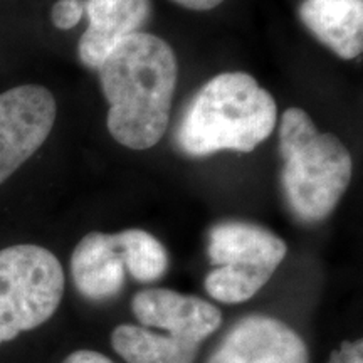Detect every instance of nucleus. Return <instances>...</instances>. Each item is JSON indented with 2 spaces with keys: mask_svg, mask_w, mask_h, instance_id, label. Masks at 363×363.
Returning a JSON list of instances; mask_svg holds the SVG:
<instances>
[{
  "mask_svg": "<svg viewBox=\"0 0 363 363\" xmlns=\"http://www.w3.org/2000/svg\"><path fill=\"white\" fill-rule=\"evenodd\" d=\"M99 69L106 101L108 130L131 150L155 147L169 126L179 62L158 35L135 33L108 54Z\"/></svg>",
  "mask_w": 363,
  "mask_h": 363,
  "instance_id": "nucleus-1",
  "label": "nucleus"
},
{
  "mask_svg": "<svg viewBox=\"0 0 363 363\" xmlns=\"http://www.w3.org/2000/svg\"><path fill=\"white\" fill-rule=\"evenodd\" d=\"M299 17L338 57L355 59L363 49V0H303Z\"/></svg>",
  "mask_w": 363,
  "mask_h": 363,
  "instance_id": "nucleus-11",
  "label": "nucleus"
},
{
  "mask_svg": "<svg viewBox=\"0 0 363 363\" xmlns=\"http://www.w3.org/2000/svg\"><path fill=\"white\" fill-rule=\"evenodd\" d=\"M207 363H310V352L284 321L249 315L230 326Z\"/></svg>",
  "mask_w": 363,
  "mask_h": 363,
  "instance_id": "nucleus-8",
  "label": "nucleus"
},
{
  "mask_svg": "<svg viewBox=\"0 0 363 363\" xmlns=\"http://www.w3.org/2000/svg\"><path fill=\"white\" fill-rule=\"evenodd\" d=\"M278 106L269 91L247 72H222L190 101L177 130V143L189 157L220 150L252 152L276 128Z\"/></svg>",
  "mask_w": 363,
  "mask_h": 363,
  "instance_id": "nucleus-2",
  "label": "nucleus"
},
{
  "mask_svg": "<svg viewBox=\"0 0 363 363\" xmlns=\"http://www.w3.org/2000/svg\"><path fill=\"white\" fill-rule=\"evenodd\" d=\"M326 363H363V340L343 342L331 353Z\"/></svg>",
  "mask_w": 363,
  "mask_h": 363,
  "instance_id": "nucleus-14",
  "label": "nucleus"
},
{
  "mask_svg": "<svg viewBox=\"0 0 363 363\" xmlns=\"http://www.w3.org/2000/svg\"><path fill=\"white\" fill-rule=\"evenodd\" d=\"M131 311L140 325H120L111 333L113 350L126 363H194L222 325L217 306L165 288L136 293Z\"/></svg>",
  "mask_w": 363,
  "mask_h": 363,
  "instance_id": "nucleus-3",
  "label": "nucleus"
},
{
  "mask_svg": "<svg viewBox=\"0 0 363 363\" xmlns=\"http://www.w3.org/2000/svg\"><path fill=\"white\" fill-rule=\"evenodd\" d=\"M125 259L116 234L89 233L71 256L72 283L89 301L116 298L125 286Z\"/></svg>",
  "mask_w": 363,
  "mask_h": 363,
  "instance_id": "nucleus-10",
  "label": "nucleus"
},
{
  "mask_svg": "<svg viewBox=\"0 0 363 363\" xmlns=\"http://www.w3.org/2000/svg\"><path fill=\"white\" fill-rule=\"evenodd\" d=\"M123 252L125 269L138 283H155L169 271V252L155 235L142 229H126L116 234Z\"/></svg>",
  "mask_w": 363,
  "mask_h": 363,
  "instance_id": "nucleus-12",
  "label": "nucleus"
},
{
  "mask_svg": "<svg viewBox=\"0 0 363 363\" xmlns=\"http://www.w3.org/2000/svg\"><path fill=\"white\" fill-rule=\"evenodd\" d=\"M65 271L49 249L17 244L0 251V345L44 325L65 294Z\"/></svg>",
  "mask_w": 363,
  "mask_h": 363,
  "instance_id": "nucleus-6",
  "label": "nucleus"
},
{
  "mask_svg": "<svg viewBox=\"0 0 363 363\" xmlns=\"http://www.w3.org/2000/svg\"><path fill=\"white\" fill-rule=\"evenodd\" d=\"M56 116V99L44 86H17L0 94V185L43 147Z\"/></svg>",
  "mask_w": 363,
  "mask_h": 363,
  "instance_id": "nucleus-7",
  "label": "nucleus"
},
{
  "mask_svg": "<svg viewBox=\"0 0 363 363\" xmlns=\"http://www.w3.org/2000/svg\"><path fill=\"white\" fill-rule=\"evenodd\" d=\"M84 13L83 0H57L51 11L52 24L61 30H69L79 24Z\"/></svg>",
  "mask_w": 363,
  "mask_h": 363,
  "instance_id": "nucleus-13",
  "label": "nucleus"
},
{
  "mask_svg": "<svg viewBox=\"0 0 363 363\" xmlns=\"http://www.w3.org/2000/svg\"><path fill=\"white\" fill-rule=\"evenodd\" d=\"M62 363H115L103 353L94 350H76Z\"/></svg>",
  "mask_w": 363,
  "mask_h": 363,
  "instance_id": "nucleus-15",
  "label": "nucleus"
},
{
  "mask_svg": "<svg viewBox=\"0 0 363 363\" xmlns=\"http://www.w3.org/2000/svg\"><path fill=\"white\" fill-rule=\"evenodd\" d=\"M88 29L81 35L78 54L84 66L98 69L113 49L140 33L152 12L150 0H83Z\"/></svg>",
  "mask_w": 363,
  "mask_h": 363,
  "instance_id": "nucleus-9",
  "label": "nucleus"
},
{
  "mask_svg": "<svg viewBox=\"0 0 363 363\" xmlns=\"http://www.w3.org/2000/svg\"><path fill=\"white\" fill-rule=\"evenodd\" d=\"M279 235L249 222L229 220L208 230L207 256L214 266L206 276L208 296L224 305L251 299L267 284L286 257Z\"/></svg>",
  "mask_w": 363,
  "mask_h": 363,
  "instance_id": "nucleus-5",
  "label": "nucleus"
},
{
  "mask_svg": "<svg viewBox=\"0 0 363 363\" xmlns=\"http://www.w3.org/2000/svg\"><path fill=\"white\" fill-rule=\"evenodd\" d=\"M174 2L185 9H190V11H211V9L220 6L224 0H174Z\"/></svg>",
  "mask_w": 363,
  "mask_h": 363,
  "instance_id": "nucleus-16",
  "label": "nucleus"
},
{
  "mask_svg": "<svg viewBox=\"0 0 363 363\" xmlns=\"http://www.w3.org/2000/svg\"><path fill=\"white\" fill-rule=\"evenodd\" d=\"M283 190L293 216L306 224L325 220L347 192L353 174L348 148L333 133H320L310 115L289 108L279 125Z\"/></svg>",
  "mask_w": 363,
  "mask_h": 363,
  "instance_id": "nucleus-4",
  "label": "nucleus"
}]
</instances>
